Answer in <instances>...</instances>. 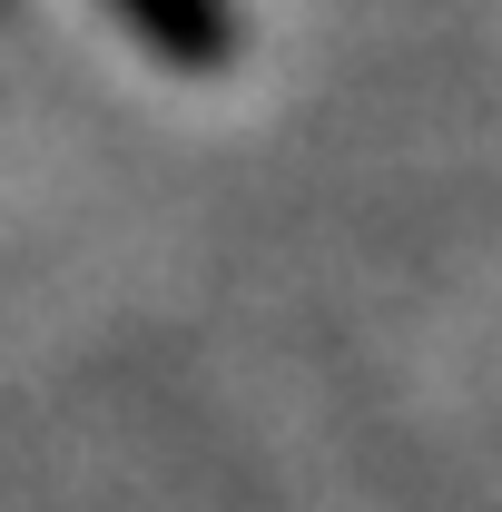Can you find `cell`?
Wrapping results in <instances>:
<instances>
[{"label":"cell","mask_w":502,"mask_h":512,"mask_svg":"<svg viewBox=\"0 0 502 512\" xmlns=\"http://www.w3.org/2000/svg\"><path fill=\"white\" fill-rule=\"evenodd\" d=\"M109 20L158 69H178V79H217V69H237V50H247L237 0H109Z\"/></svg>","instance_id":"1"}]
</instances>
